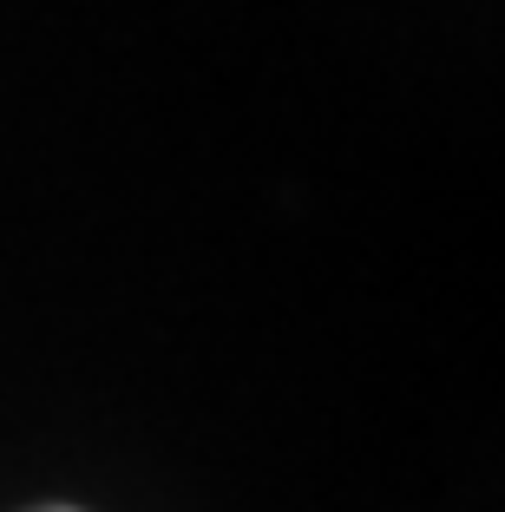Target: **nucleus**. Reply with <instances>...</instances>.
Masks as SVG:
<instances>
[{"label":"nucleus","mask_w":505,"mask_h":512,"mask_svg":"<svg viewBox=\"0 0 505 512\" xmlns=\"http://www.w3.org/2000/svg\"><path fill=\"white\" fill-rule=\"evenodd\" d=\"M53 512H66V506H53Z\"/></svg>","instance_id":"obj_1"}]
</instances>
